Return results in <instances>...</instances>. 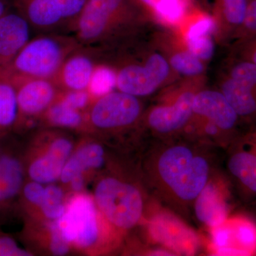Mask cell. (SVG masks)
<instances>
[{
  "instance_id": "cell-6",
  "label": "cell",
  "mask_w": 256,
  "mask_h": 256,
  "mask_svg": "<svg viewBox=\"0 0 256 256\" xmlns=\"http://www.w3.org/2000/svg\"><path fill=\"white\" fill-rule=\"evenodd\" d=\"M38 34H70L88 0H11Z\"/></svg>"
},
{
  "instance_id": "cell-30",
  "label": "cell",
  "mask_w": 256,
  "mask_h": 256,
  "mask_svg": "<svg viewBox=\"0 0 256 256\" xmlns=\"http://www.w3.org/2000/svg\"><path fill=\"white\" fill-rule=\"evenodd\" d=\"M227 76L256 92V64L238 58L229 66Z\"/></svg>"
},
{
  "instance_id": "cell-16",
  "label": "cell",
  "mask_w": 256,
  "mask_h": 256,
  "mask_svg": "<svg viewBox=\"0 0 256 256\" xmlns=\"http://www.w3.org/2000/svg\"><path fill=\"white\" fill-rule=\"evenodd\" d=\"M193 116L213 124L228 140L238 126L240 118L220 90H198L193 102Z\"/></svg>"
},
{
  "instance_id": "cell-17",
  "label": "cell",
  "mask_w": 256,
  "mask_h": 256,
  "mask_svg": "<svg viewBox=\"0 0 256 256\" xmlns=\"http://www.w3.org/2000/svg\"><path fill=\"white\" fill-rule=\"evenodd\" d=\"M228 184L220 175H212L194 202L197 220L208 228L220 225L229 216Z\"/></svg>"
},
{
  "instance_id": "cell-33",
  "label": "cell",
  "mask_w": 256,
  "mask_h": 256,
  "mask_svg": "<svg viewBox=\"0 0 256 256\" xmlns=\"http://www.w3.org/2000/svg\"><path fill=\"white\" fill-rule=\"evenodd\" d=\"M60 98L69 106L76 110L84 111L90 105L92 96L88 90L80 92H63L60 94Z\"/></svg>"
},
{
  "instance_id": "cell-37",
  "label": "cell",
  "mask_w": 256,
  "mask_h": 256,
  "mask_svg": "<svg viewBox=\"0 0 256 256\" xmlns=\"http://www.w3.org/2000/svg\"><path fill=\"white\" fill-rule=\"evenodd\" d=\"M69 184L73 191L78 192V193L82 192L85 185V178L84 174H78L74 176Z\"/></svg>"
},
{
  "instance_id": "cell-25",
  "label": "cell",
  "mask_w": 256,
  "mask_h": 256,
  "mask_svg": "<svg viewBox=\"0 0 256 256\" xmlns=\"http://www.w3.org/2000/svg\"><path fill=\"white\" fill-rule=\"evenodd\" d=\"M42 119L52 127L70 129L88 127L87 114L69 106L60 98V95L48 108Z\"/></svg>"
},
{
  "instance_id": "cell-5",
  "label": "cell",
  "mask_w": 256,
  "mask_h": 256,
  "mask_svg": "<svg viewBox=\"0 0 256 256\" xmlns=\"http://www.w3.org/2000/svg\"><path fill=\"white\" fill-rule=\"evenodd\" d=\"M94 198L100 214L118 230L132 228L144 215V197L140 188L117 176L101 178L96 185Z\"/></svg>"
},
{
  "instance_id": "cell-3",
  "label": "cell",
  "mask_w": 256,
  "mask_h": 256,
  "mask_svg": "<svg viewBox=\"0 0 256 256\" xmlns=\"http://www.w3.org/2000/svg\"><path fill=\"white\" fill-rule=\"evenodd\" d=\"M142 42L141 36L101 52L102 62L116 74V88L140 98L156 92L172 72L166 54Z\"/></svg>"
},
{
  "instance_id": "cell-12",
  "label": "cell",
  "mask_w": 256,
  "mask_h": 256,
  "mask_svg": "<svg viewBox=\"0 0 256 256\" xmlns=\"http://www.w3.org/2000/svg\"><path fill=\"white\" fill-rule=\"evenodd\" d=\"M150 238L175 256H192L200 248V237L193 229L169 210H159L148 222Z\"/></svg>"
},
{
  "instance_id": "cell-22",
  "label": "cell",
  "mask_w": 256,
  "mask_h": 256,
  "mask_svg": "<svg viewBox=\"0 0 256 256\" xmlns=\"http://www.w3.org/2000/svg\"><path fill=\"white\" fill-rule=\"evenodd\" d=\"M106 152L99 143H86L72 154L67 160L60 174L64 184H69L74 176L85 172L100 168L105 162Z\"/></svg>"
},
{
  "instance_id": "cell-18",
  "label": "cell",
  "mask_w": 256,
  "mask_h": 256,
  "mask_svg": "<svg viewBox=\"0 0 256 256\" xmlns=\"http://www.w3.org/2000/svg\"><path fill=\"white\" fill-rule=\"evenodd\" d=\"M4 141H0V210L20 194L26 174L22 154Z\"/></svg>"
},
{
  "instance_id": "cell-23",
  "label": "cell",
  "mask_w": 256,
  "mask_h": 256,
  "mask_svg": "<svg viewBox=\"0 0 256 256\" xmlns=\"http://www.w3.org/2000/svg\"><path fill=\"white\" fill-rule=\"evenodd\" d=\"M224 94L239 118L252 120L256 118V92L250 88L225 76L220 82Z\"/></svg>"
},
{
  "instance_id": "cell-13",
  "label": "cell",
  "mask_w": 256,
  "mask_h": 256,
  "mask_svg": "<svg viewBox=\"0 0 256 256\" xmlns=\"http://www.w3.org/2000/svg\"><path fill=\"white\" fill-rule=\"evenodd\" d=\"M50 146L40 156H24L26 173L32 181L44 184H52L60 178L67 160L72 156L74 144L68 137L50 132Z\"/></svg>"
},
{
  "instance_id": "cell-26",
  "label": "cell",
  "mask_w": 256,
  "mask_h": 256,
  "mask_svg": "<svg viewBox=\"0 0 256 256\" xmlns=\"http://www.w3.org/2000/svg\"><path fill=\"white\" fill-rule=\"evenodd\" d=\"M18 116L16 92L11 80L0 76V141L14 131Z\"/></svg>"
},
{
  "instance_id": "cell-7",
  "label": "cell",
  "mask_w": 256,
  "mask_h": 256,
  "mask_svg": "<svg viewBox=\"0 0 256 256\" xmlns=\"http://www.w3.org/2000/svg\"><path fill=\"white\" fill-rule=\"evenodd\" d=\"M144 114L140 98L112 90L92 102L87 114L88 127L104 132H120L140 122Z\"/></svg>"
},
{
  "instance_id": "cell-35",
  "label": "cell",
  "mask_w": 256,
  "mask_h": 256,
  "mask_svg": "<svg viewBox=\"0 0 256 256\" xmlns=\"http://www.w3.org/2000/svg\"><path fill=\"white\" fill-rule=\"evenodd\" d=\"M50 250L55 256H64L68 254L70 250V244H69L57 228L54 220L50 225Z\"/></svg>"
},
{
  "instance_id": "cell-8",
  "label": "cell",
  "mask_w": 256,
  "mask_h": 256,
  "mask_svg": "<svg viewBox=\"0 0 256 256\" xmlns=\"http://www.w3.org/2000/svg\"><path fill=\"white\" fill-rule=\"evenodd\" d=\"M65 213L54 220L64 238L79 248H88L95 245L100 235L98 210L94 198L84 194L72 197Z\"/></svg>"
},
{
  "instance_id": "cell-15",
  "label": "cell",
  "mask_w": 256,
  "mask_h": 256,
  "mask_svg": "<svg viewBox=\"0 0 256 256\" xmlns=\"http://www.w3.org/2000/svg\"><path fill=\"white\" fill-rule=\"evenodd\" d=\"M227 169L242 191L256 196V130L230 143Z\"/></svg>"
},
{
  "instance_id": "cell-29",
  "label": "cell",
  "mask_w": 256,
  "mask_h": 256,
  "mask_svg": "<svg viewBox=\"0 0 256 256\" xmlns=\"http://www.w3.org/2000/svg\"><path fill=\"white\" fill-rule=\"evenodd\" d=\"M64 198V191L60 186L50 184L45 188L44 196L40 208L46 218L56 220L64 215L66 208Z\"/></svg>"
},
{
  "instance_id": "cell-10",
  "label": "cell",
  "mask_w": 256,
  "mask_h": 256,
  "mask_svg": "<svg viewBox=\"0 0 256 256\" xmlns=\"http://www.w3.org/2000/svg\"><path fill=\"white\" fill-rule=\"evenodd\" d=\"M196 90H183L172 100L152 107L142 120L162 140L181 136L193 116V102Z\"/></svg>"
},
{
  "instance_id": "cell-19",
  "label": "cell",
  "mask_w": 256,
  "mask_h": 256,
  "mask_svg": "<svg viewBox=\"0 0 256 256\" xmlns=\"http://www.w3.org/2000/svg\"><path fill=\"white\" fill-rule=\"evenodd\" d=\"M32 31L28 20L14 9L0 18V70L6 68L31 40Z\"/></svg>"
},
{
  "instance_id": "cell-1",
  "label": "cell",
  "mask_w": 256,
  "mask_h": 256,
  "mask_svg": "<svg viewBox=\"0 0 256 256\" xmlns=\"http://www.w3.org/2000/svg\"><path fill=\"white\" fill-rule=\"evenodd\" d=\"M210 146L178 136L162 140L152 150L144 170L160 200L176 210L193 206L214 173Z\"/></svg>"
},
{
  "instance_id": "cell-24",
  "label": "cell",
  "mask_w": 256,
  "mask_h": 256,
  "mask_svg": "<svg viewBox=\"0 0 256 256\" xmlns=\"http://www.w3.org/2000/svg\"><path fill=\"white\" fill-rule=\"evenodd\" d=\"M214 18L220 31L232 36L242 24L246 12L248 0H212Z\"/></svg>"
},
{
  "instance_id": "cell-28",
  "label": "cell",
  "mask_w": 256,
  "mask_h": 256,
  "mask_svg": "<svg viewBox=\"0 0 256 256\" xmlns=\"http://www.w3.org/2000/svg\"><path fill=\"white\" fill-rule=\"evenodd\" d=\"M116 74L110 66L101 62L97 68L88 92H90L94 100L100 96L106 95L116 88Z\"/></svg>"
},
{
  "instance_id": "cell-36",
  "label": "cell",
  "mask_w": 256,
  "mask_h": 256,
  "mask_svg": "<svg viewBox=\"0 0 256 256\" xmlns=\"http://www.w3.org/2000/svg\"><path fill=\"white\" fill-rule=\"evenodd\" d=\"M236 45L240 58L256 64V36Z\"/></svg>"
},
{
  "instance_id": "cell-31",
  "label": "cell",
  "mask_w": 256,
  "mask_h": 256,
  "mask_svg": "<svg viewBox=\"0 0 256 256\" xmlns=\"http://www.w3.org/2000/svg\"><path fill=\"white\" fill-rule=\"evenodd\" d=\"M256 36V0H248L246 12L242 24L232 35L236 44Z\"/></svg>"
},
{
  "instance_id": "cell-21",
  "label": "cell",
  "mask_w": 256,
  "mask_h": 256,
  "mask_svg": "<svg viewBox=\"0 0 256 256\" xmlns=\"http://www.w3.org/2000/svg\"><path fill=\"white\" fill-rule=\"evenodd\" d=\"M152 21L170 25L182 22L194 8V0H134Z\"/></svg>"
},
{
  "instance_id": "cell-11",
  "label": "cell",
  "mask_w": 256,
  "mask_h": 256,
  "mask_svg": "<svg viewBox=\"0 0 256 256\" xmlns=\"http://www.w3.org/2000/svg\"><path fill=\"white\" fill-rule=\"evenodd\" d=\"M210 229L208 250L213 256L256 255V224L244 216L228 217Z\"/></svg>"
},
{
  "instance_id": "cell-9",
  "label": "cell",
  "mask_w": 256,
  "mask_h": 256,
  "mask_svg": "<svg viewBox=\"0 0 256 256\" xmlns=\"http://www.w3.org/2000/svg\"><path fill=\"white\" fill-rule=\"evenodd\" d=\"M16 92L18 116L14 132L22 133L42 118L62 90L53 80L20 78L10 80Z\"/></svg>"
},
{
  "instance_id": "cell-20",
  "label": "cell",
  "mask_w": 256,
  "mask_h": 256,
  "mask_svg": "<svg viewBox=\"0 0 256 256\" xmlns=\"http://www.w3.org/2000/svg\"><path fill=\"white\" fill-rule=\"evenodd\" d=\"M217 21L212 15L198 14L190 25L185 36L186 48L197 58L205 62L215 52L214 34L216 32Z\"/></svg>"
},
{
  "instance_id": "cell-34",
  "label": "cell",
  "mask_w": 256,
  "mask_h": 256,
  "mask_svg": "<svg viewBox=\"0 0 256 256\" xmlns=\"http://www.w3.org/2000/svg\"><path fill=\"white\" fill-rule=\"evenodd\" d=\"M32 252L22 248L12 237L0 232V256H30Z\"/></svg>"
},
{
  "instance_id": "cell-4",
  "label": "cell",
  "mask_w": 256,
  "mask_h": 256,
  "mask_svg": "<svg viewBox=\"0 0 256 256\" xmlns=\"http://www.w3.org/2000/svg\"><path fill=\"white\" fill-rule=\"evenodd\" d=\"M82 45L70 34H38L20 50L12 62L0 70L10 80H53L70 54Z\"/></svg>"
},
{
  "instance_id": "cell-14",
  "label": "cell",
  "mask_w": 256,
  "mask_h": 256,
  "mask_svg": "<svg viewBox=\"0 0 256 256\" xmlns=\"http://www.w3.org/2000/svg\"><path fill=\"white\" fill-rule=\"evenodd\" d=\"M101 62L98 50L80 46L67 57L54 82L63 92L88 90Z\"/></svg>"
},
{
  "instance_id": "cell-38",
  "label": "cell",
  "mask_w": 256,
  "mask_h": 256,
  "mask_svg": "<svg viewBox=\"0 0 256 256\" xmlns=\"http://www.w3.org/2000/svg\"><path fill=\"white\" fill-rule=\"evenodd\" d=\"M13 10L11 0H0V18Z\"/></svg>"
},
{
  "instance_id": "cell-2",
  "label": "cell",
  "mask_w": 256,
  "mask_h": 256,
  "mask_svg": "<svg viewBox=\"0 0 256 256\" xmlns=\"http://www.w3.org/2000/svg\"><path fill=\"white\" fill-rule=\"evenodd\" d=\"M150 22L134 0H88L70 34L82 46L105 50L142 36Z\"/></svg>"
},
{
  "instance_id": "cell-32",
  "label": "cell",
  "mask_w": 256,
  "mask_h": 256,
  "mask_svg": "<svg viewBox=\"0 0 256 256\" xmlns=\"http://www.w3.org/2000/svg\"><path fill=\"white\" fill-rule=\"evenodd\" d=\"M44 192L45 188L41 183L32 180L25 182L20 193L23 206L25 208L34 206L40 207L43 202Z\"/></svg>"
},
{
  "instance_id": "cell-27",
  "label": "cell",
  "mask_w": 256,
  "mask_h": 256,
  "mask_svg": "<svg viewBox=\"0 0 256 256\" xmlns=\"http://www.w3.org/2000/svg\"><path fill=\"white\" fill-rule=\"evenodd\" d=\"M166 56L172 70L178 75L195 78L204 73V62L197 58L188 48L174 50L170 55Z\"/></svg>"
}]
</instances>
